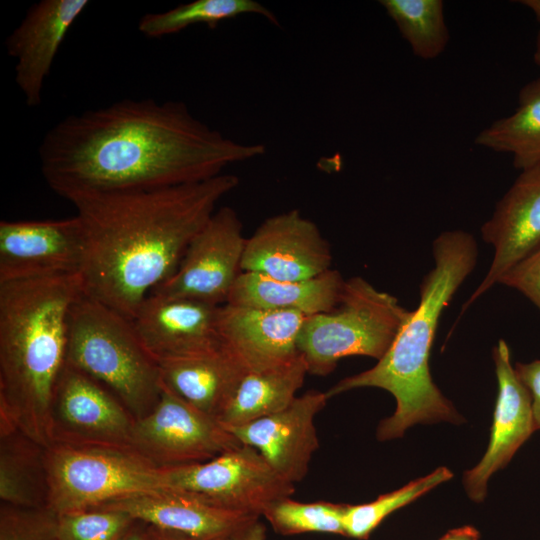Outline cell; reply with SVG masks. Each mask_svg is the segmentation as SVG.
Returning <instances> with one entry per match:
<instances>
[{
  "label": "cell",
  "mask_w": 540,
  "mask_h": 540,
  "mask_svg": "<svg viewBox=\"0 0 540 540\" xmlns=\"http://www.w3.org/2000/svg\"><path fill=\"white\" fill-rule=\"evenodd\" d=\"M242 14H257L278 25L277 17L255 0H195L167 11L143 15L138 30L148 38H161L195 24L214 29L220 22Z\"/></svg>",
  "instance_id": "cell-25"
},
{
  "label": "cell",
  "mask_w": 540,
  "mask_h": 540,
  "mask_svg": "<svg viewBox=\"0 0 540 540\" xmlns=\"http://www.w3.org/2000/svg\"><path fill=\"white\" fill-rule=\"evenodd\" d=\"M164 386L200 411L219 419L247 373L223 346L158 363Z\"/></svg>",
  "instance_id": "cell-21"
},
{
  "label": "cell",
  "mask_w": 540,
  "mask_h": 540,
  "mask_svg": "<svg viewBox=\"0 0 540 540\" xmlns=\"http://www.w3.org/2000/svg\"><path fill=\"white\" fill-rule=\"evenodd\" d=\"M219 309L191 299L149 294L132 323L146 350L160 363L220 348Z\"/></svg>",
  "instance_id": "cell-15"
},
{
  "label": "cell",
  "mask_w": 540,
  "mask_h": 540,
  "mask_svg": "<svg viewBox=\"0 0 540 540\" xmlns=\"http://www.w3.org/2000/svg\"><path fill=\"white\" fill-rule=\"evenodd\" d=\"M452 477L450 469L439 467L399 489L378 496L374 501L357 505L345 504L343 512L345 536L360 540L367 539L391 513L410 504Z\"/></svg>",
  "instance_id": "cell-27"
},
{
  "label": "cell",
  "mask_w": 540,
  "mask_h": 540,
  "mask_svg": "<svg viewBox=\"0 0 540 540\" xmlns=\"http://www.w3.org/2000/svg\"><path fill=\"white\" fill-rule=\"evenodd\" d=\"M325 392L310 390L284 410L241 425H223L241 444L255 448L281 478L295 484L304 479L319 448L316 415L325 408Z\"/></svg>",
  "instance_id": "cell-13"
},
{
  "label": "cell",
  "mask_w": 540,
  "mask_h": 540,
  "mask_svg": "<svg viewBox=\"0 0 540 540\" xmlns=\"http://www.w3.org/2000/svg\"><path fill=\"white\" fill-rule=\"evenodd\" d=\"M122 540H145V524L135 520Z\"/></svg>",
  "instance_id": "cell-37"
},
{
  "label": "cell",
  "mask_w": 540,
  "mask_h": 540,
  "mask_svg": "<svg viewBox=\"0 0 540 540\" xmlns=\"http://www.w3.org/2000/svg\"><path fill=\"white\" fill-rule=\"evenodd\" d=\"M66 363L106 386L134 420L157 404L162 380L132 320L84 291L73 303Z\"/></svg>",
  "instance_id": "cell-5"
},
{
  "label": "cell",
  "mask_w": 540,
  "mask_h": 540,
  "mask_svg": "<svg viewBox=\"0 0 540 540\" xmlns=\"http://www.w3.org/2000/svg\"><path fill=\"white\" fill-rule=\"evenodd\" d=\"M241 445L219 420L164 385L152 411L134 421L130 440V447L159 467L207 461Z\"/></svg>",
  "instance_id": "cell-9"
},
{
  "label": "cell",
  "mask_w": 540,
  "mask_h": 540,
  "mask_svg": "<svg viewBox=\"0 0 540 540\" xmlns=\"http://www.w3.org/2000/svg\"><path fill=\"white\" fill-rule=\"evenodd\" d=\"M519 3L529 8L540 23V0H522Z\"/></svg>",
  "instance_id": "cell-38"
},
{
  "label": "cell",
  "mask_w": 540,
  "mask_h": 540,
  "mask_svg": "<svg viewBox=\"0 0 540 540\" xmlns=\"http://www.w3.org/2000/svg\"><path fill=\"white\" fill-rule=\"evenodd\" d=\"M534 61L540 67V31L536 39V47L534 52Z\"/></svg>",
  "instance_id": "cell-39"
},
{
  "label": "cell",
  "mask_w": 540,
  "mask_h": 540,
  "mask_svg": "<svg viewBox=\"0 0 540 540\" xmlns=\"http://www.w3.org/2000/svg\"><path fill=\"white\" fill-rule=\"evenodd\" d=\"M409 314L394 296L364 278L345 280L336 306L306 317L302 325L298 352L308 374L326 376L348 356L380 360Z\"/></svg>",
  "instance_id": "cell-7"
},
{
  "label": "cell",
  "mask_w": 540,
  "mask_h": 540,
  "mask_svg": "<svg viewBox=\"0 0 540 540\" xmlns=\"http://www.w3.org/2000/svg\"><path fill=\"white\" fill-rule=\"evenodd\" d=\"M265 149L225 137L182 101L126 98L65 117L46 132L38 154L46 183L67 199L201 182Z\"/></svg>",
  "instance_id": "cell-1"
},
{
  "label": "cell",
  "mask_w": 540,
  "mask_h": 540,
  "mask_svg": "<svg viewBox=\"0 0 540 540\" xmlns=\"http://www.w3.org/2000/svg\"><path fill=\"white\" fill-rule=\"evenodd\" d=\"M53 419L54 437L60 427L64 430L54 442L129 447L135 421L100 383L67 363L56 388Z\"/></svg>",
  "instance_id": "cell-17"
},
{
  "label": "cell",
  "mask_w": 540,
  "mask_h": 540,
  "mask_svg": "<svg viewBox=\"0 0 540 540\" xmlns=\"http://www.w3.org/2000/svg\"><path fill=\"white\" fill-rule=\"evenodd\" d=\"M85 254L78 217L0 222V283L81 274Z\"/></svg>",
  "instance_id": "cell-11"
},
{
  "label": "cell",
  "mask_w": 540,
  "mask_h": 540,
  "mask_svg": "<svg viewBox=\"0 0 540 540\" xmlns=\"http://www.w3.org/2000/svg\"><path fill=\"white\" fill-rule=\"evenodd\" d=\"M30 458L22 452H12L2 446L0 468V497L13 507L39 509V496L33 486Z\"/></svg>",
  "instance_id": "cell-30"
},
{
  "label": "cell",
  "mask_w": 540,
  "mask_h": 540,
  "mask_svg": "<svg viewBox=\"0 0 540 540\" xmlns=\"http://www.w3.org/2000/svg\"><path fill=\"white\" fill-rule=\"evenodd\" d=\"M516 375L531 397L535 431L540 430V359L527 363L517 362Z\"/></svg>",
  "instance_id": "cell-33"
},
{
  "label": "cell",
  "mask_w": 540,
  "mask_h": 540,
  "mask_svg": "<svg viewBox=\"0 0 540 540\" xmlns=\"http://www.w3.org/2000/svg\"><path fill=\"white\" fill-rule=\"evenodd\" d=\"M0 540H56L54 514L47 509L1 508Z\"/></svg>",
  "instance_id": "cell-31"
},
{
  "label": "cell",
  "mask_w": 540,
  "mask_h": 540,
  "mask_svg": "<svg viewBox=\"0 0 540 540\" xmlns=\"http://www.w3.org/2000/svg\"><path fill=\"white\" fill-rule=\"evenodd\" d=\"M345 280L334 269L305 280H277L241 272L226 304L311 316L328 312L338 303Z\"/></svg>",
  "instance_id": "cell-22"
},
{
  "label": "cell",
  "mask_w": 540,
  "mask_h": 540,
  "mask_svg": "<svg viewBox=\"0 0 540 540\" xmlns=\"http://www.w3.org/2000/svg\"><path fill=\"white\" fill-rule=\"evenodd\" d=\"M87 0H41L26 12L6 39L9 56L16 60L15 82L29 107L42 101L44 82L73 23L88 6Z\"/></svg>",
  "instance_id": "cell-18"
},
{
  "label": "cell",
  "mask_w": 540,
  "mask_h": 540,
  "mask_svg": "<svg viewBox=\"0 0 540 540\" xmlns=\"http://www.w3.org/2000/svg\"><path fill=\"white\" fill-rule=\"evenodd\" d=\"M307 316L224 304L218 330L222 346L246 372H260L298 357V338Z\"/></svg>",
  "instance_id": "cell-19"
},
{
  "label": "cell",
  "mask_w": 540,
  "mask_h": 540,
  "mask_svg": "<svg viewBox=\"0 0 540 540\" xmlns=\"http://www.w3.org/2000/svg\"><path fill=\"white\" fill-rule=\"evenodd\" d=\"M134 521L114 509L73 511L54 514V532L56 540H122Z\"/></svg>",
  "instance_id": "cell-29"
},
{
  "label": "cell",
  "mask_w": 540,
  "mask_h": 540,
  "mask_svg": "<svg viewBox=\"0 0 540 540\" xmlns=\"http://www.w3.org/2000/svg\"><path fill=\"white\" fill-rule=\"evenodd\" d=\"M432 249L435 265L422 279L418 307L410 311L388 351L372 368L345 377L326 391L329 399L364 387L391 393L396 409L379 423V441L400 438L419 423L464 420L433 382L429 358L441 314L474 269L478 249L474 237L463 230L442 232Z\"/></svg>",
  "instance_id": "cell-4"
},
{
  "label": "cell",
  "mask_w": 540,
  "mask_h": 540,
  "mask_svg": "<svg viewBox=\"0 0 540 540\" xmlns=\"http://www.w3.org/2000/svg\"><path fill=\"white\" fill-rule=\"evenodd\" d=\"M480 532L472 525H464L445 533L439 540H479Z\"/></svg>",
  "instance_id": "cell-35"
},
{
  "label": "cell",
  "mask_w": 540,
  "mask_h": 540,
  "mask_svg": "<svg viewBox=\"0 0 540 540\" xmlns=\"http://www.w3.org/2000/svg\"><path fill=\"white\" fill-rule=\"evenodd\" d=\"M162 471L169 490L258 517L273 502L295 492L294 484L276 474L255 448L243 444L210 460L162 466Z\"/></svg>",
  "instance_id": "cell-8"
},
{
  "label": "cell",
  "mask_w": 540,
  "mask_h": 540,
  "mask_svg": "<svg viewBox=\"0 0 540 540\" xmlns=\"http://www.w3.org/2000/svg\"><path fill=\"white\" fill-rule=\"evenodd\" d=\"M245 243L238 213L228 206L217 209L192 239L175 272L149 294L226 304L242 272Z\"/></svg>",
  "instance_id": "cell-10"
},
{
  "label": "cell",
  "mask_w": 540,
  "mask_h": 540,
  "mask_svg": "<svg viewBox=\"0 0 540 540\" xmlns=\"http://www.w3.org/2000/svg\"><path fill=\"white\" fill-rule=\"evenodd\" d=\"M332 253L318 226L298 210L264 220L246 238L243 272L277 280H305L331 269Z\"/></svg>",
  "instance_id": "cell-12"
},
{
  "label": "cell",
  "mask_w": 540,
  "mask_h": 540,
  "mask_svg": "<svg viewBox=\"0 0 540 540\" xmlns=\"http://www.w3.org/2000/svg\"><path fill=\"white\" fill-rule=\"evenodd\" d=\"M308 374L301 355L260 372H247L219 417L222 425L245 424L287 408Z\"/></svg>",
  "instance_id": "cell-23"
},
{
  "label": "cell",
  "mask_w": 540,
  "mask_h": 540,
  "mask_svg": "<svg viewBox=\"0 0 540 540\" xmlns=\"http://www.w3.org/2000/svg\"><path fill=\"white\" fill-rule=\"evenodd\" d=\"M42 464L45 509L54 514L169 490L162 467L129 446L56 441Z\"/></svg>",
  "instance_id": "cell-6"
},
{
  "label": "cell",
  "mask_w": 540,
  "mask_h": 540,
  "mask_svg": "<svg viewBox=\"0 0 540 540\" xmlns=\"http://www.w3.org/2000/svg\"><path fill=\"white\" fill-rule=\"evenodd\" d=\"M81 274L0 283L1 434L19 429L47 448L53 405L66 366L70 310Z\"/></svg>",
  "instance_id": "cell-3"
},
{
  "label": "cell",
  "mask_w": 540,
  "mask_h": 540,
  "mask_svg": "<svg viewBox=\"0 0 540 540\" xmlns=\"http://www.w3.org/2000/svg\"><path fill=\"white\" fill-rule=\"evenodd\" d=\"M96 509L119 510L134 520L194 540H215L261 518L213 507L175 490L129 497Z\"/></svg>",
  "instance_id": "cell-20"
},
{
  "label": "cell",
  "mask_w": 540,
  "mask_h": 540,
  "mask_svg": "<svg viewBox=\"0 0 540 540\" xmlns=\"http://www.w3.org/2000/svg\"><path fill=\"white\" fill-rule=\"evenodd\" d=\"M498 283L518 290L540 310V248L508 270Z\"/></svg>",
  "instance_id": "cell-32"
},
{
  "label": "cell",
  "mask_w": 540,
  "mask_h": 540,
  "mask_svg": "<svg viewBox=\"0 0 540 540\" xmlns=\"http://www.w3.org/2000/svg\"><path fill=\"white\" fill-rule=\"evenodd\" d=\"M493 359L498 394L489 443L481 460L462 477L464 489L475 503L484 501L490 477L503 469L535 432L530 394L516 375L504 340L494 347Z\"/></svg>",
  "instance_id": "cell-16"
},
{
  "label": "cell",
  "mask_w": 540,
  "mask_h": 540,
  "mask_svg": "<svg viewBox=\"0 0 540 540\" xmlns=\"http://www.w3.org/2000/svg\"><path fill=\"white\" fill-rule=\"evenodd\" d=\"M475 143L512 154L514 166L521 171L539 165L540 78L526 84L519 93L516 110L479 132Z\"/></svg>",
  "instance_id": "cell-24"
},
{
  "label": "cell",
  "mask_w": 540,
  "mask_h": 540,
  "mask_svg": "<svg viewBox=\"0 0 540 540\" xmlns=\"http://www.w3.org/2000/svg\"><path fill=\"white\" fill-rule=\"evenodd\" d=\"M482 239L494 248L490 268L462 306L461 313L512 267L540 248V164L522 170L482 228Z\"/></svg>",
  "instance_id": "cell-14"
},
{
  "label": "cell",
  "mask_w": 540,
  "mask_h": 540,
  "mask_svg": "<svg viewBox=\"0 0 540 540\" xmlns=\"http://www.w3.org/2000/svg\"><path fill=\"white\" fill-rule=\"evenodd\" d=\"M145 524V523H144ZM145 540H194L184 535L145 524Z\"/></svg>",
  "instance_id": "cell-36"
},
{
  "label": "cell",
  "mask_w": 540,
  "mask_h": 540,
  "mask_svg": "<svg viewBox=\"0 0 540 540\" xmlns=\"http://www.w3.org/2000/svg\"><path fill=\"white\" fill-rule=\"evenodd\" d=\"M238 184L237 176L223 173L166 188L69 196L84 236L83 291L132 320Z\"/></svg>",
  "instance_id": "cell-2"
},
{
  "label": "cell",
  "mask_w": 540,
  "mask_h": 540,
  "mask_svg": "<svg viewBox=\"0 0 540 540\" xmlns=\"http://www.w3.org/2000/svg\"><path fill=\"white\" fill-rule=\"evenodd\" d=\"M345 504L327 501L300 502L284 497L267 507L262 517L283 536L322 532L345 536Z\"/></svg>",
  "instance_id": "cell-28"
},
{
  "label": "cell",
  "mask_w": 540,
  "mask_h": 540,
  "mask_svg": "<svg viewBox=\"0 0 540 540\" xmlns=\"http://www.w3.org/2000/svg\"><path fill=\"white\" fill-rule=\"evenodd\" d=\"M266 527L260 518L241 526L240 528L215 540H265Z\"/></svg>",
  "instance_id": "cell-34"
},
{
  "label": "cell",
  "mask_w": 540,
  "mask_h": 540,
  "mask_svg": "<svg viewBox=\"0 0 540 540\" xmlns=\"http://www.w3.org/2000/svg\"><path fill=\"white\" fill-rule=\"evenodd\" d=\"M415 56L432 60L445 50L449 33L441 0H381Z\"/></svg>",
  "instance_id": "cell-26"
}]
</instances>
